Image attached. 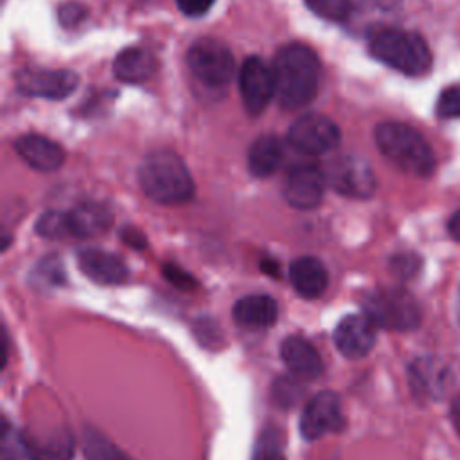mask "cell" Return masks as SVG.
<instances>
[{"label": "cell", "mask_w": 460, "mask_h": 460, "mask_svg": "<svg viewBox=\"0 0 460 460\" xmlns=\"http://www.w3.org/2000/svg\"><path fill=\"white\" fill-rule=\"evenodd\" d=\"M275 97L286 110H298L311 102L320 84V59L304 43H288L273 58Z\"/></svg>", "instance_id": "cell-1"}, {"label": "cell", "mask_w": 460, "mask_h": 460, "mask_svg": "<svg viewBox=\"0 0 460 460\" xmlns=\"http://www.w3.org/2000/svg\"><path fill=\"white\" fill-rule=\"evenodd\" d=\"M138 183L147 198L162 205H181L194 196V180L187 165L169 149H156L142 158Z\"/></svg>", "instance_id": "cell-2"}, {"label": "cell", "mask_w": 460, "mask_h": 460, "mask_svg": "<svg viewBox=\"0 0 460 460\" xmlns=\"http://www.w3.org/2000/svg\"><path fill=\"white\" fill-rule=\"evenodd\" d=\"M374 137L381 155L402 172L426 178L435 171V153L415 128L388 120L376 128Z\"/></svg>", "instance_id": "cell-3"}, {"label": "cell", "mask_w": 460, "mask_h": 460, "mask_svg": "<svg viewBox=\"0 0 460 460\" xmlns=\"http://www.w3.org/2000/svg\"><path fill=\"white\" fill-rule=\"evenodd\" d=\"M370 54L404 75H424L433 63L431 50L417 32L402 29H379L368 40Z\"/></svg>", "instance_id": "cell-4"}, {"label": "cell", "mask_w": 460, "mask_h": 460, "mask_svg": "<svg viewBox=\"0 0 460 460\" xmlns=\"http://www.w3.org/2000/svg\"><path fill=\"white\" fill-rule=\"evenodd\" d=\"M363 309L376 327L390 331H410L420 322V307L417 300L399 288L377 289L367 295Z\"/></svg>", "instance_id": "cell-5"}, {"label": "cell", "mask_w": 460, "mask_h": 460, "mask_svg": "<svg viewBox=\"0 0 460 460\" xmlns=\"http://www.w3.org/2000/svg\"><path fill=\"white\" fill-rule=\"evenodd\" d=\"M187 63L194 77L210 88L228 84L235 74L232 50L216 38L196 40L187 52Z\"/></svg>", "instance_id": "cell-6"}, {"label": "cell", "mask_w": 460, "mask_h": 460, "mask_svg": "<svg viewBox=\"0 0 460 460\" xmlns=\"http://www.w3.org/2000/svg\"><path fill=\"white\" fill-rule=\"evenodd\" d=\"M323 172L327 178V185H331L341 196L367 199L376 192V174L363 156H334L325 165Z\"/></svg>", "instance_id": "cell-7"}, {"label": "cell", "mask_w": 460, "mask_h": 460, "mask_svg": "<svg viewBox=\"0 0 460 460\" xmlns=\"http://www.w3.org/2000/svg\"><path fill=\"white\" fill-rule=\"evenodd\" d=\"M340 140L341 133L336 122L320 113L302 115L291 124L288 131V142L296 151L309 156L325 155L336 149Z\"/></svg>", "instance_id": "cell-8"}, {"label": "cell", "mask_w": 460, "mask_h": 460, "mask_svg": "<svg viewBox=\"0 0 460 460\" xmlns=\"http://www.w3.org/2000/svg\"><path fill=\"white\" fill-rule=\"evenodd\" d=\"M14 84L16 90L23 95L59 101L75 92L79 84V75L72 70L29 66L16 72Z\"/></svg>", "instance_id": "cell-9"}, {"label": "cell", "mask_w": 460, "mask_h": 460, "mask_svg": "<svg viewBox=\"0 0 460 460\" xmlns=\"http://www.w3.org/2000/svg\"><path fill=\"white\" fill-rule=\"evenodd\" d=\"M239 92L250 115H259L275 97L273 70L259 56H250L239 70Z\"/></svg>", "instance_id": "cell-10"}, {"label": "cell", "mask_w": 460, "mask_h": 460, "mask_svg": "<svg viewBox=\"0 0 460 460\" xmlns=\"http://www.w3.org/2000/svg\"><path fill=\"white\" fill-rule=\"evenodd\" d=\"M341 428V402L334 392L323 390L305 404L300 417V433L305 440H316L325 433L340 431Z\"/></svg>", "instance_id": "cell-11"}, {"label": "cell", "mask_w": 460, "mask_h": 460, "mask_svg": "<svg viewBox=\"0 0 460 460\" xmlns=\"http://www.w3.org/2000/svg\"><path fill=\"white\" fill-rule=\"evenodd\" d=\"M325 185L327 178L323 169L316 167L314 164L295 165L288 172L284 183V199L298 210H311L320 205Z\"/></svg>", "instance_id": "cell-12"}, {"label": "cell", "mask_w": 460, "mask_h": 460, "mask_svg": "<svg viewBox=\"0 0 460 460\" xmlns=\"http://www.w3.org/2000/svg\"><path fill=\"white\" fill-rule=\"evenodd\" d=\"M334 343L345 358L359 359L376 343V323L367 314H349L336 325Z\"/></svg>", "instance_id": "cell-13"}, {"label": "cell", "mask_w": 460, "mask_h": 460, "mask_svg": "<svg viewBox=\"0 0 460 460\" xmlns=\"http://www.w3.org/2000/svg\"><path fill=\"white\" fill-rule=\"evenodd\" d=\"M20 446L29 460H70L74 456V437L66 428L43 433L27 431L22 435Z\"/></svg>", "instance_id": "cell-14"}, {"label": "cell", "mask_w": 460, "mask_h": 460, "mask_svg": "<svg viewBox=\"0 0 460 460\" xmlns=\"http://www.w3.org/2000/svg\"><path fill=\"white\" fill-rule=\"evenodd\" d=\"M13 147L29 167L40 172L58 171L65 162L63 147L43 135H36V133L22 135L14 140Z\"/></svg>", "instance_id": "cell-15"}, {"label": "cell", "mask_w": 460, "mask_h": 460, "mask_svg": "<svg viewBox=\"0 0 460 460\" xmlns=\"http://www.w3.org/2000/svg\"><path fill=\"white\" fill-rule=\"evenodd\" d=\"M79 270L93 282L102 286L122 284L128 279V268L124 261L101 248H84L77 253Z\"/></svg>", "instance_id": "cell-16"}, {"label": "cell", "mask_w": 460, "mask_h": 460, "mask_svg": "<svg viewBox=\"0 0 460 460\" xmlns=\"http://www.w3.org/2000/svg\"><path fill=\"white\" fill-rule=\"evenodd\" d=\"M280 358L286 367L302 381H313L323 372V361L320 352L305 338H286L280 345Z\"/></svg>", "instance_id": "cell-17"}, {"label": "cell", "mask_w": 460, "mask_h": 460, "mask_svg": "<svg viewBox=\"0 0 460 460\" xmlns=\"http://www.w3.org/2000/svg\"><path fill=\"white\" fill-rule=\"evenodd\" d=\"M289 282L300 296L316 298L327 289L329 273L320 259L305 255L291 262Z\"/></svg>", "instance_id": "cell-18"}, {"label": "cell", "mask_w": 460, "mask_h": 460, "mask_svg": "<svg viewBox=\"0 0 460 460\" xmlns=\"http://www.w3.org/2000/svg\"><path fill=\"white\" fill-rule=\"evenodd\" d=\"M232 316L241 327L266 329L277 322L279 305L275 298H271L270 295L253 293L235 302L232 309Z\"/></svg>", "instance_id": "cell-19"}, {"label": "cell", "mask_w": 460, "mask_h": 460, "mask_svg": "<svg viewBox=\"0 0 460 460\" xmlns=\"http://www.w3.org/2000/svg\"><path fill=\"white\" fill-rule=\"evenodd\" d=\"M66 216H68L70 235L77 239L97 235L108 230L113 221L110 208L95 201L81 203L72 210H66Z\"/></svg>", "instance_id": "cell-20"}, {"label": "cell", "mask_w": 460, "mask_h": 460, "mask_svg": "<svg viewBox=\"0 0 460 460\" xmlns=\"http://www.w3.org/2000/svg\"><path fill=\"white\" fill-rule=\"evenodd\" d=\"M155 70V56L144 47H128L113 59V75L122 83H144Z\"/></svg>", "instance_id": "cell-21"}, {"label": "cell", "mask_w": 460, "mask_h": 460, "mask_svg": "<svg viewBox=\"0 0 460 460\" xmlns=\"http://www.w3.org/2000/svg\"><path fill=\"white\" fill-rule=\"evenodd\" d=\"M282 156L284 147L279 137L262 135L252 144L248 151V169L257 178H268L279 169Z\"/></svg>", "instance_id": "cell-22"}, {"label": "cell", "mask_w": 460, "mask_h": 460, "mask_svg": "<svg viewBox=\"0 0 460 460\" xmlns=\"http://www.w3.org/2000/svg\"><path fill=\"white\" fill-rule=\"evenodd\" d=\"M83 451L86 460H131L122 449L93 428L83 429Z\"/></svg>", "instance_id": "cell-23"}, {"label": "cell", "mask_w": 460, "mask_h": 460, "mask_svg": "<svg viewBox=\"0 0 460 460\" xmlns=\"http://www.w3.org/2000/svg\"><path fill=\"white\" fill-rule=\"evenodd\" d=\"M307 9L327 22L343 23L352 14L350 0H304Z\"/></svg>", "instance_id": "cell-24"}, {"label": "cell", "mask_w": 460, "mask_h": 460, "mask_svg": "<svg viewBox=\"0 0 460 460\" xmlns=\"http://www.w3.org/2000/svg\"><path fill=\"white\" fill-rule=\"evenodd\" d=\"M36 232L47 239H70L68 216L63 210H47L36 221Z\"/></svg>", "instance_id": "cell-25"}, {"label": "cell", "mask_w": 460, "mask_h": 460, "mask_svg": "<svg viewBox=\"0 0 460 460\" xmlns=\"http://www.w3.org/2000/svg\"><path fill=\"white\" fill-rule=\"evenodd\" d=\"M437 115L440 119L460 117V84H451L440 92L437 99Z\"/></svg>", "instance_id": "cell-26"}, {"label": "cell", "mask_w": 460, "mask_h": 460, "mask_svg": "<svg viewBox=\"0 0 460 460\" xmlns=\"http://www.w3.org/2000/svg\"><path fill=\"white\" fill-rule=\"evenodd\" d=\"M273 397L279 404L282 406H291L298 401L300 397V386L295 379L291 377H280L277 379L275 383V388H273Z\"/></svg>", "instance_id": "cell-27"}, {"label": "cell", "mask_w": 460, "mask_h": 460, "mask_svg": "<svg viewBox=\"0 0 460 460\" xmlns=\"http://www.w3.org/2000/svg\"><path fill=\"white\" fill-rule=\"evenodd\" d=\"M255 460H286L284 455H282L280 442L275 437V433L264 435L261 438V444H259L257 453H255Z\"/></svg>", "instance_id": "cell-28"}, {"label": "cell", "mask_w": 460, "mask_h": 460, "mask_svg": "<svg viewBox=\"0 0 460 460\" xmlns=\"http://www.w3.org/2000/svg\"><path fill=\"white\" fill-rule=\"evenodd\" d=\"M84 16H86V11L77 2H66L58 9V18L63 27H75L84 20Z\"/></svg>", "instance_id": "cell-29"}, {"label": "cell", "mask_w": 460, "mask_h": 460, "mask_svg": "<svg viewBox=\"0 0 460 460\" xmlns=\"http://www.w3.org/2000/svg\"><path fill=\"white\" fill-rule=\"evenodd\" d=\"M164 275L171 284H174L180 289L189 291V289H194L198 286L192 275H189L185 270H181L178 264H172V262H167L164 266Z\"/></svg>", "instance_id": "cell-30"}, {"label": "cell", "mask_w": 460, "mask_h": 460, "mask_svg": "<svg viewBox=\"0 0 460 460\" xmlns=\"http://www.w3.org/2000/svg\"><path fill=\"white\" fill-rule=\"evenodd\" d=\"M392 270L395 275L408 279L411 275H415V271L419 270V259L411 253H404V255H397L392 261Z\"/></svg>", "instance_id": "cell-31"}, {"label": "cell", "mask_w": 460, "mask_h": 460, "mask_svg": "<svg viewBox=\"0 0 460 460\" xmlns=\"http://www.w3.org/2000/svg\"><path fill=\"white\" fill-rule=\"evenodd\" d=\"M214 2H216V0H176L178 9H180L185 16H190V18L203 16V14L214 5Z\"/></svg>", "instance_id": "cell-32"}, {"label": "cell", "mask_w": 460, "mask_h": 460, "mask_svg": "<svg viewBox=\"0 0 460 460\" xmlns=\"http://www.w3.org/2000/svg\"><path fill=\"white\" fill-rule=\"evenodd\" d=\"M43 268H40V271H45V282H50V284H59L65 280V271H63V264L61 261L54 259L52 262H49V259L41 264Z\"/></svg>", "instance_id": "cell-33"}, {"label": "cell", "mask_w": 460, "mask_h": 460, "mask_svg": "<svg viewBox=\"0 0 460 460\" xmlns=\"http://www.w3.org/2000/svg\"><path fill=\"white\" fill-rule=\"evenodd\" d=\"M120 235H122V241H124L126 244H129L131 248H135V250H142V248L146 246V237H144V234H140V232L135 230V228H124Z\"/></svg>", "instance_id": "cell-34"}, {"label": "cell", "mask_w": 460, "mask_h": 460, "mask_svg": "<svg viewBox=\"0 0 460 460\" xmlns=\"http://www.w3.org/2000/svg\"><path fill=\"white\" fill-rule=\"evenodd\" d=\"M447 232L453 239L460 241V210H456L447 221Z\"/></svg>", "instance_id": "cell-35"}, {"label": "cell", "mask_w": 460, "mask_h": 460, "mask_svg": "<svg viewBox=\"0 0 460 460\" xmlns=\"http://www.w3.org/2000/svg\"><path fill=\"white\" fill-rule=\"evenodd\" d=\"M365 4H368L370 7H376V9H383V11H390V9H395L401 0H363Z\"/></svg>", "instance_id": "cell-36"}, {"label": "cell", "mask_w": 460, "mask_h": 460, "mask_svg": "<svg viewBox=\"0 0 460 460\" xmlns=\"http://www.w3.org/2000/svg\"><path fill=\"white\" fill-rule=\"evenodd\" d=\"M451 417H453V424L460 435V397L453 402V410H451Z\"/></svg>", "instance_id": "cell-37"}]
</instances>
